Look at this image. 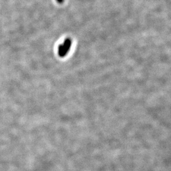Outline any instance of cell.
I'll list each match as a JSON object with an SVG mask.
<instances>
[{
	"mask_svg": "<svg viewBox=\"0 0 171 171\" xmlns=\"http://www.w3.org/2000/svg\"><path fill=\"white\" fill-rule=\"evenodd\" d=\"M71 45V40L70 38H67L64 43L60 45H59L58 48V54L61 57H63L65 56L68 52L70 51V49Z\"/></svg>",
	"mask_w": 171,
	"mask_h": 171,
	"instance_id": "obj_1",
	"label": "cell"
},
{
	"mask_svg": "<svg viewBox=\"0 0 171 171\" xmlns=\"http://www.w3.org/2000/svg\"><path fill=\"white\" fill-rule=\"evenodd\" d=\"M57 1L59 3V4H62L64 2V0H57Z\"/></svg>",
	"mask_w": 171,
	"mask_h": 171,
	"instance_id": "obj_2",
	"label": "cell"
}]
</instances>
